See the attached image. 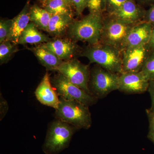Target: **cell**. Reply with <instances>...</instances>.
<instances>
[{"instance_id":"obj_13","label":"cell","mask_w":154,"mask_h":154,"mask_svg":"<svg viewBox=\"0 0 154 154\" xmlns=\"http://www.w3.org/2000/svg\"><path fill=\"white\" fill-rule=\"evenodd\" d=\"M35 95L40 103L49 107L57 109L60 99L51 86L49 74L46 72L35 91Z\"/></svg>"},{"instance_id":"obj_29","label":"cell","mask_w":154,"mask_h":154,"mask_svg":"<svg viewBox=\"0 0 154 154\" xmlns=\"http://www.w3.org/2000/svg\"><path fill=\"white\" fill-rule=\"evenodd\" d=\"M151 96L152 105L150 109L148 110L154 116V81H149L148 90Z\"/></svg>"},{"instance_id":"obj_27","label":"cell","mask_w":154,"mask_h":154,"mask_svg":"<svg viewBox=\"0 0 154 154\" xmlns=\"http://www.w3.org/2000/svg\"><path fill=\"white\" fill-rule=\"evenodd\" d=\"M147 114L149 121V132L148 137L154 143V116L146 110Z\"/></svg>"},{"instance_id":"obj_18","label":"cell","mask_w":154,"mask_h":154,"mask_svg":"<svg viewBox=\"0 0 154 154\" xmlns=\"http://www.w3.org/2000/svg\"><path fill=\"white\" fill-rule=\"evenodd\" d=\"M73 22L72 16L52 15L50 20L48 32L54 36H60L67 28H69Z\"/></svg>"},{"instance_id":"obj_8","label":"cell","mask_w":154,"mask_h":154,"mask_svg":"<svg viewBox=\"0 0 154 154\" xmlns=\"http://www.w3.org/2000/svg\"><path fill=\"white\" fill-rule=\"evenodd\" d=\"M55 70L66 77L75 85L91 94L89 87L90 79L89 66L82 63L77 59L69 60L67 61L63 62Z\"/></svg>"},{"instance_id":"obj_2","label":"cell","mask_w":154,"mask_h":154,"mask_svg":"<svg viewBox=\"0 0 154 154\" xmlns=\"http://www.w3.org/2000/svg\"><path fill=\"white\" fill-rule=\"evenodd\" d=\"M103 24V16L89 13L81 20L73 22L69 33L75 40L95 45L100 43Z\"/></svg>"},{"instance_id":"obj_30","label":"cell","mask_w":154,"mask_h":154,"mask_svg":"<svg viewBox=\"0 0 154 154\" xmlns=\"http://www.w3.org/2000/svg\"><path fill=\"white\" fill-rule=\"evenodd\" d=\"M8 102L3 98L2 96H1V120L3 119L6 115L7 111L8 110Z\"/></svg>"},{"instance_id":"obj_17","label":"cell","mask_w":154,"mask_h":154,"mask_svg":"<svg viewBox=\"0 0 154 154\" xmlns=\"http://www.w3.org/2000/svg\"><path fill=\"white\" fill-rule=\"evenodd\" d=\"M32 51L42 64L48 69L55 70L63 62L54 53L41 46L33 48Z\"/></svg>"},{"instance_id":"obj_24","label":"cell","mask_w":154,"mask_h":154,"mask_svg":"<svg viewBox=\"0 0 154 154\" xmlns=\"http://www.w3.org/2000/svg\"><path fill=\"white\" fill-rule=\"evenodd\" d=\"M13 19L1 20L0 22V42L6 41L11 31Z\"/></svg>"},{"instance_id":"obj_10","label":"cell","mask_w":154,"mask_h":154,"mask_svg":"<svg viewBox=\"0 0 154 154\" xmlns=\"http://www.w3.org/2000/svg\"><path fill=\"white\" fill-rule=\"evenodd\" d=\"M149 81L141 71L119 74L118 90L128 94H142L148 90Z\"/></svg>"},{"instance_id":"obj_9","label":"cell","mask_w":154,"mask_h":154,"mask_svg":"<svg viewBox=\"0 0 154 154\" xmlns=\"http://www.w3.org/2000/svg\"><path fill=\"white\" fill-rule=\"evenodd\" d=\"M151 51L148 44L122 51V73L141 71Z\"/></svg>"},{"instance_id":"obj_15","label":"cell","mask_w":154,"mask_h":154,"mask_svg":"<svg viewBox=\"0 0 154 154\" xmlns=\"http://www.w3.org/2000/svg\"><path fill=\"white\" fill-rule=\"evenodd\" d=\"M30 6L29 2L17 16L13 19L11 31L6 41L18 44L21 34L29 24L30 20Z\"/></svg>"},{"instance_id":"obj_16","label":"cell","mask_w":154,"mask_h":154,"mask_svg":"<svg viewBox=\"0 0 154 154\" xmlns=\"http://www.w3.org/2000/svg\"><path fill=\"white\" fill-rule=\"evenodd\" d=\"M49 38L38 31L36 25L33 23H29L22 32L18 44H37L49 42Z\"/></svg>"},{"instance_id":"obj_12","label":"cell","mask_w":154,"mask_h":154,"mask_svg":"<svg viewBox=\"0 0 154 154\" xmlns=\"http://www.w3.org/2000/svg\"><path fill=\"white\" fill-rule=\"evenodd\" d=\"M152 28V26L150 24L144 21L134 25L125 41L122 51L129 48L148 44L150 38Z\"/></svg>"},{"instance_id":"obj_22","label":"cell","mask_w":154,"mask_h":154,"mask_svg":"<svg viewBox=\"0 0 154 154\" xmlns=\"http://www.w3.org/2000/svg\"><path fill=\"white\" fill-rule=\"evenodd\" d=\"M149 81H154V50L151 51L141 71Z\"/></svg>"},{"instance_id":"obj_20","label":"cell","mask_w":154,"mask_h":154,"mask_svg":"<svg viewBox=\"0 0 154 154\" xmlns=\"http://www.w3.org/2000/svg\"><path fill=\"white\" fill-rule=\"evenodd\" d=\"M51 15L45 9L35 5L30 7V20L40 29L48 31Z\"/></svg>"},{"instance_id":"obj_32","label":"cell","mask_w":154,"mask_h":154,"mask_svg":"<svg viewBox=\"0 0 154 154\" xmlns=\"http://www.w3.org/2000/svg\"><path fill=\"white\" fill-rule=\"evenodd\" d=\"M149 48L151 50H154V26L152 28L151 34L150 38L149 41L148 43Z\"/></svg>"},{"instance_id":"obj_11","label":"cell","mask_w":154,"mask_h":154,"mask_svg":"<svg viewBox=\"0 0 154 154\" xmlns=\"http://www.w3.org/2000/svg\"><path fill=\"white\" fill-rule=\"evenodd\" d=\"M146 11L136 0H128L119 8L107 16L131 24H136L143 21Z\"/></svg>"},{"instance_id":"obj_31","label":"cell","mask_w":154,"mask_h":154,"mask_svg":"<svg viewBox=\"0 0 154 154\" xmlns=\"http://www.w3.org/2000/svg\"><path fill=\"white\" fill-rule=\"evenodd\" d=\"M138 4L142 6H151L154 4V0H136Z\"/></svg>"},{"instance_id":"obj_23","label":"cell","mask_w":154,"mask_h":154,"mask_svg":"<svg viewBox=\"0 0 154 154\" xmlns=\"http://www.w3.org/2000/svg\"><path fill=\"white\" fill-rule=\"evenodd\" d=\"M87 8L90 13L103 16L105 12L106 0H88Z\"/></svg>"},{"instance_id":"obj_26","label":"cell","mask_w":154,"mask_h":154,"mask_svg":"<svg viewBox=\"0 0 154 154\" xmlns=\"http://www.w3.org/2000/svg\"><path fill=\"white\" fill-rule=\"evenodd\" d=\"M88 0H71L77 15L81 16L88 7Z\"/></svg>"},{"instance_id":"obj_34","label":"cell","mask_w":154,"mask_h":154,"mask_svg":"<svg viewBox=\"0 0 154 154\" xmlns=\"http://www.w3.org/2000/svg\"><path fill=\"white\" fill-rule=\"evenodd\" d=\"M40 1H43V2H44V1H45V0H40Z\"/></svg>"},{"instance_id":"obj_6","label":"cell","mask_w":154,"mask_h":154,"mask_svg":"<svg viewBox=\"0 0 154 154\" xmlns=\"http://www.w3.org/2000/svg\"><path fill=\"white\" fill-rule=\"evenodd\" d=\"M52 82L58 95L61 98L79 101L88 106L96 103L97 98L73 84L60 73L54 77Z\"/></svg>"},{"instance_id":"obj_25","label":"cell","mask_w":154,"mask_h":154,"mask_svg":"<svg viewBox=\"0 0 154 154\" xmlns=\"http://www.w3.org/2000/svg\"><path fill=\"white\" fill-rule=\"evenodd\" d=\"M128 0H106L105 12L108 14H111L122 5Z\"/></svg>"},{"instance_id":"obj_19","label":"cell","mask_w":154,"mask_h":154,"mask_svg":"<svg viewBox=\"0 0 154 154\" xmlns=\"http://www.w3.org/2000/svg\"><path fill=\"white\" fill-rule=\"evenodd\" d=\"M73 6L66 0H45L43 7L52 15H67L73 17Z\"/></svg>"},{"instance_id":"obj_4","label":"cell","mask_w":154,"mask_h":154,"mask_svg":"<svg viewBox=\"0 0 154 154\" xmlns=\"http://www.w3.org/2000/svg\"><path fill=\"white\" fill-rule=\"evenodd\" d=\"M134 25L108 16L103 17L100 43L110 45L122 51L127 36Z\"/></svg>"},{"instance_id":"obj_3","label":"cell","mask_w":154,"mask_h":154,"mask_svg":"<svg viewBox=\"0 0 154 154\" xmlns=\"http://www.w3.org/2000/svg\"><path fill=\"white\" fill-rule=\"evenodd\" d=\"M89 106L75 100H67L60 97L59 107L56 110L58 120L77 128L88 129L92 125Z\"/></svg>"},{"instance_id":"obj_21","label":"cell","mask_w":154,"mask_h":154,"mask_svg":"<svg viewBox=\"0 0 154 154\" xmlns=\"http://www.w3.org/2000/svg\"><path fill=\"white\" fill-rule=\"evenodd\" d=\"M16 45L9 41L1 43L0 45V63L1 64L8 62L13 54L18 51Z\"/></svg>"},{"instance_id":"obj_5","label":"cell","mask_w":154,"mask_h":154,"mask_svg":"<svg viewBox=\"0 0 154 154\" xmlns=\"http://www.w3.org/2000/svg\"><path fill=\"white\" fill-rule=\"evenodd\" d=\"M119 74L112 72L102 67L96 66L92 70L89 89L97 98H102L112 91L118 90Z\"/></svg>"},{"instance_id":"obj_28","label":"cell","mask_w":154,"mask_h":154,"mask_svg":"<svg viewBox=\"0 0 154 154\" xmlns=\"http://www.w3.org/2000/svg\"><path fill=\"white\" fill-rule=\"evenodd\" d=\"M143 21L149 23L152 27L154 26V4L146 10Z\"/></svg>"},{"instance_id":"obj_14","label":"cell","mask_w":154,"mask_h":154,"mask_svg":"<svg viewBox=\"0 0 154 154\" xmlns=\"http://www.w3.org/2000/svg\"><path fill=\"white\" fill-rule=\"evenodd\" d=\"M52 51L61 60H69L76 51L77 46L68 39H57L45 42L40 45Z\"/></svg>"},{"instance_id":"obj_33","label":"cell","mask_w":154,"mask_h":154,"mask_svg":"<svg viewBox=\"0 0 154 154\" xmlns=\"http://www.w3.org/2000/svg\"><path fill=\"white\" fill-rule=\"evenodd\" d=\"M66 1H67V2H68L70 3V4H71V5H72L71 2V0H66Z\"/></svg>"},{"instance_id":"obj_1","label":"cell","mask_w":154,"mask_h":154,"mask_svg":"<svg viewBox=\"0 0 154 154\" xmlns=\"http://www.w3.org/2000/svg\"><path fill=\"white\" fill-rule=\"evenodd\" d=\"M81 55L87 57L91 63L97 64L109 71L122 73V51L113 46L102 43L91 45Z\"/></svg>"},{"instance_id":"obj_7","label":"cell","mask_w":154,"mask_h":154,"mask_svg":"<svg viewBox=\"0 0 154 154\" xmlns=\"http://www.w3.org/2000/svg\"><path fill=\"white\" fill-rule=\"evenodd\" d=\"M73 134L69 124L60 120L51 125L45 144L46 152L55 153L63 149L68 144Z\"/></svg>"}]
</instances>
